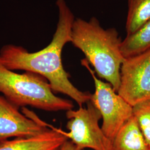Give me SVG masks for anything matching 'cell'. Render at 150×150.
Instances as JSON below:
<instances>
[{"label": "cell", "mask_w": 150, "mask_h": 150, "mask_svg": "<svg viewBox=\"0 0 150 150\" xmlns=\"http://www.w3.org/2000/svg\"><path fill=\"white\" fill-rule=\"evenodd\" d=\"M56 4L59 20L51 42L35 52H30L21 46L5 45L0 50V61L10 70H23L42 76L52 91L70 97L81 107L90 101L92 94L79 90L71 82L62 61L63 48L71 41L75 17L64 0H57Z\"/></svg>", "instance_id": "6da1fadb"}, {"label": "cell", "mask_w": 150, "mask_h": 150, "mask_svg": "<svg viewBox=\"0 0 150 150\" xmlns=\"http://www.w3.org/2000/svg\"><path fill=\"white\" fill-rule=\"evenodd\" d=\"M122 41L115 28H103L95 17L89 21L78 18L73 23L71 42L83 53L97 75L117 92L125 60L121 51Z\"/></svg>", "instance_id": "7a4b0ae2"}, {"label": "cell", "mask_w": 150, "mask_h": 150, "mask_svg": "<svg viewBox=\"0 0 150 150\" xmlns=\"http://www.w3.org/2000/svg\"><path fill=\"white\" fill-rule=\"evenodd\" d=\"M0 92L17 107L31 106L47 111H67L74 107L69 100L54 94L47 80L37 74H18L0 61Z\"/></svg>", "instance_id": "3957f363"}, {"label": "cell", "mask_w": 150, "mask_h": 150, "mask_svg": "<svg viewBox=\"0 0 150 150\" xmlns=\"http://www.w3.org/2000/svg\"><path fill=\"white\" fill-rule=\"evenodd\" d=\"M94 81L95 92L91 95V101L101 113L103 132L112 141L120 129L133 115V107L121 96L109 83L100 80L90 67L85 59L81 61Z\"/></svg>", "instance_id": "277c9868"}, {"label": "cell", "mask_w": 150, "mask_h": 150, "mask_svg": "<svg viewBox=\"0 0 150 150\" xmlns=\"http://www.w3.org/2000/svg\"><path fill=\"white\" fill-rule=\"evenodd\" d=\"M69 119L66 132H59L81 149L85 148L93 150H114L113 142L107 137L100 127L98 122L102 118L101 113L90 101L87 107L81 106L77 110L66 111Z\"/></svg>", "instance_id": "5b68a950"}, {"label": "cell", "mask_w": 150, "mask_h": 150, "mask_svg": "<svg viewBox=\"0 0 150 150\" xmlns=\"http://www.w3.org/2000/svg\"><path fill=\"white\" fill-rule=\"evenodd\" d=\"M117 93L132 107L150 100V48L125 59Z\"/></svg>", "instance_id": "8992f818"}, {"label": "cell", "mask_w": 150, "mask_h": 150, "mask_svg": "<svg viewBox=\"0 0 150 150\" xmlns=\"http://www.w3.org/2000/svg\"><path fill=\"white\" fill-rule=\"evenodd\" d=\"M18 107L0 95V142L11 137L28 138L47 131V123L33 116L27 117L18 110Z\"/></svg>", "instance_id": "52a82bcc"}, {"label": "cell", "mask_w": 150, "mask_h": 150, "mask_svg": "<svg viewBox=\"0 0 150 150\" xmlns=\"http://www.w3.org/2000/svg\"><path fill=\"white\" fill-rule=\"evenodd\" d=\"M67 140L59 129L50 126L47 131L36 136L6 140L0 145V150H60Z\"/></svg>", "instance_id": "ba28073f"}, {"label": "cell", "mask_w": 150, "mask_h": 150, "mask_svg": "<svg viewBox=\"0 0 150 150\" xmlns=\"http://www.w3.org/2000/svg\"><path fill=\"white\" fill-rule=\"evenodd\" d=\"M112 142L114 150H150L134 115L124 123Z\"/></svg>", "instance_id": "9c48e42d"}, {"label": "cell", "mask_w": 150, "mask_h": 150, "mask_svg": "<svg viewBox=\"0 0 150 150\" xmlns=\"http://www.w3.org/2000/svg\"><path fill=\"white\" fill-rule=\"evenodd\" d=\"M150 48V20L122 41L121 51L125 59L141 54Z\"/></svg>", "instance_id": "30bf717a"}, {"label": "cell", "mask_w": 150, "mask_h": 150, "mask_svg": "<svg viewBox=\"0 0 150 150\" xmlns=\"http://www.w3.org/2000/svg\"><path fill=\"white\" fill-rule=\"evenodd\" d=\"M150 20V0H128L126 23L127 35L138 30Z\"/></svg>", "instance_id": "8fae6325"}, {"label": "cell", "mask_w": 150, "mask_h": 150, "mask_svg": "<svg viewBox=\"0 0 150 150\" xmlns=\"http://www.w3.org/2000/svg\"><path fill=\"white\" fill-rule=\"evenodd\" d=\"M133 115L150 149V100L133 106Z\"/></svg>", "instance_id": "7c38bea8"}, {"label": "cell", "mask_w": 150, "mask_h": 150, "mask_svg": "<svg viewBox=\"0 0 150 150\" xmlns=\"http://www.w3.org/2000/svg\"><path fill=\"white\" fill-rule=\"evenodd\" d=\"M60 150H83L74 144L71 141L67 140L62 146Z\"/></svg>", "instance_id": "4fadbf2b"}, {"label": "cell", "mask_w": 150, "mask_h": 150, "mask_svg": "<svg viewBox=\"0 0 150 150\" xmlns=\"http://www.w3.org/2000/svg\"><path fill=\"white\" fill-rule=\"evenodd\" d=\"M1 144H2V142H0V145H1Z\"/></svg>", "instance_id": "5bb4252c"}]
</instances>
